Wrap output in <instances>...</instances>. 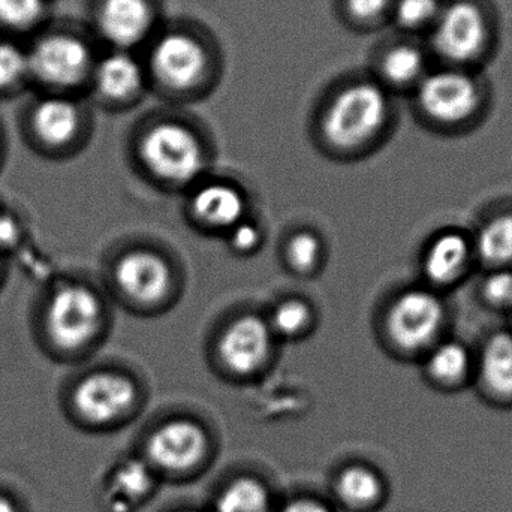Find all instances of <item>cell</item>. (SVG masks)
I'll return each instance as SVG.
<instances>
[{"mask_svg": "<svg viewBox=\"0 0 512 512\" xmlns=\"http://www.w3.org/2000/svg\"><path fill=\"white\" fill-rule=\"evenodd\" d=\"M30 322L38 348L48 358L65 360L83 351L98 336L101 298L77 280L54 282L39 295Z\"/></svg>", "mask_w": 512, "mask_h": 512, "instance_id": "1", "label": "cell"}, {"mask_svg": "<svg viewBox=\"0 0 512 512\" xmlns=\"http://www.w3.org/2000/svg\"><path fill=\"white\" fill-rule=\"evenodd\" d=\"M144 59L149 81L170 93H191L206 86L215 71V54L192 29L158 30Z\"/></svg>", "mask_w": 512, "mask_h": 512, "instance_id": "2", "label": "cell"}, {"mask_svg": "<svg viewBox=\"0 0 512 512\" xmlns=\"http://www.w3.org/2000/svg\"><path fill=\"white\" fill-rule=\"evenodd\" d=\"M390 114L387 92L369 80L340 87L325 107L322 134L337 149H354L381 132Z\"/></svg>", "mask_w": 512, "mask_h": 512, "instance_id": "3", "label": "cell"}, {"mask_svg": "<svg viewBox=\"0 0 512 512\" xmlns=\"http://www.w3.org/2000/svg\"><path fill=\"white\" fill-rule=\"evenodd\" d=\"M141 156L156 176L173 183H189L200 176L204 153L197 135L185 125L162 122L141 141Z\"/></svg>", "mask_w": 512, "mask_h": 512, "instance_id": "4", "label": "cell"}, {"mask_svg": "<svg viewBox=\"0 0 512 512\" xmlns=\"http://www.w3.org/2000/svg\"><path fill=\"white\" fill-rule=\"evenodd\" d=\"M27 54L30 75L53 89H74L90 81L96 62L90 45L69 33L45 36Z\"/></svg>", "mask_w": 512, "mask_h": 512, "instance_id": "5", "label": "cell"}, {"mask_svg": "<svg viewBox=\"0 0 512 512\" xmlns=\"http://www.w3.org/2000/svg\"><path fill=\"white\" fill-rule=\"evenodd\" d=\"M444 319V303L435 292L409 289L388 310L387 330L400 349L417 352L432 345Z\"/></svg>", "mask_w": 512, "mask_h": 512, "instance_id": "6", "label": "cell"}, {"mask_svg": "<svg viewBox=\"0 0 512 512\" xmlns=\"http://www.w3.org/2000/svg\"><path fill=\"white\" fill-rule=\"evenodd\" d=\"M83 113L65 96H48L36 102L27 119V141L44 158H60L80 137Z\"/></svg>", "mask_w": 512, "mask_h": 512, "instance_id": "7", "label": "cell"}, {"mask_svg": "<svg viewBox=\"0 0 512 512\" xmlns=\"http://www.w3.org/2000/svg\"><path fill=\"white\" fill-rule=\"evenodd\" d=\"M156 0H99L96 29L111 50L137 51L158 33Z\"/></svg>", "mask_w": 512, "mask_h": 512, "instance_id": "8", "label": "cell"}, {"mask_svg": "<svg viewBox=\"0 0 512 512\" xmlns=\"http://www.w3.org/2000/svg\"><path fill=\"white\" fill-rule=\"evenodd\" d=\"M71 406L81 418L93 424H108L125 414L135 399V388L125 376L95 372L75 382Z\"/></svg>", "mask_w": 512, "mask_h": 512, "instance_id": "9", "label": "cell"}, {"mask_svg": "<svg viewBox=\"0 0 512 512\" xmlns=\"http://www.w3.org/2000/svg\"><path fill=\"white\" fill-rule=\"evenodd\" d=\"M478 101L477 84L462 72H436L418 84V104L436 122H463L477 110Z\"/></svg>", "mask_w": 512, "mask_h": 512, "instance_id": "10", "label": "cell"}, {"mask_svg": "<svg viewBox=\"0 0 512 512\" xmlns=\"http://www.w3.org/2000/svg\"><path fill=\"white\" fill-rule=\"evenodd\" d=\"M486 32L483 12L475 3H451L436 17L433 45L441 56L466 62L480 53Z\"/></svg>", "mask_w": 512, "mask_h": 512, "instance_id": "11", "label": "cell"}, {"mask_svg": "<svg viewBox=\"0 0 512 512\" xmlns=\"http://www.w3.org/2000/svg\"><path fill=\"white\" fill-rule=\"evenodd\" d=\"M90 81L104 101L123 104L134 101L144 92L149 75L137 51L111 50L96 59Z\"/></svg>", "mask_w": 512, "mask_h": 512, "instance_id": "12", "label": "cell"}, {"mask_svg": "<svg viewBox=\"0 0 512 512\" xmlns=\"http://www.w3.org/2000/svg\"><path fill=\"white\" fill-rule=\"evenodd\" d=\"M271 348V328L258 316H243L222 334L219 354L222 361L239 375L258 369Z\"/></svg>", "mask_w": 512, "mask_h": 512, "instance_id": "13", "label": "cell"}, {"mask_svg": "<svg viewBox=\"0 0 512 512\" xmlns=\"http://www.w3.org/2000/svg\"><path fill=\"white\" fill-rule=\"evenodd\" d=\"M206 451V436L191 421H171L159 427L147 444L150 459L159 468L182 471L200 462Z\"/></svg>", "mask_w": 512, "mask_h": 512, "instance_id": "14", "label": "cell"}, {"mask_svg": "<svg viewBox=\"0 0 512 512\" xmlns=\"http://www.w3.org/2000/svg\"><path fill=\"white\" fill-rule=\"evenodd\" d=\"M114 279L128 297L147 304L161 300L171 285L167 262L143 251L123 256L117 262Z\"/></svg>", "mask_w": 512, "mask_h": 512, "instance_id": "15", "label": "cell"}, {"mask_svg": "<svg viewBox=\"0 0 512 512\" xmlns=\"http://www.w3.org/2000/svg\"><path fill=\"white\" fill-rule=\"evenodd\" d=\"M471 259V245L462 233L445 231L433 239L424 255V274L436 285H448L462 276Z\"/></svg>", "mask_w": 512, "mask_h": 512, "instance_id": "16", "label": "cell"}, {"mask_svg": "<svg viewBox=\"0 0 512 512\" xmlns=\"http://www.w3.org/2000/svg\"><path fill=\"white\" fill-rule=\"evenodd\" d=\"M195 216L204 224L218 228H234L242 222L245 198L230 185L204 186L192 201Z\"/></svg>", "mask_w": 512, "mask_h": 512, "instance_id": "17", "label": "cell"}, {"mask_svg": "<svg viewBox=\"0 0 512 512\" xmlns=\"http://www.w3.org/2000/svg\"><path fill=\"white\" fill-rule=\"evenodd\" d=\"M484 387L499 397L512 396V334L496 333L487 340L480 358Z\"/></svg>", "mask_w": 512, "mask_h": 512, "instance_id": "18", "label": "cell"}, {"mask_svg": "<svg viewBox=\"0 0 512 512\" xmlns=\"http://www.w3.org/2000/svg\"><path fill=\"white\" fill-rule=\"evenodd\" d=\"M152 487V475L143 462L131 460L123 463L113 478L110 510L129 512L135 502L147 495Z\"/></svg>", "mask_w": 512, "mask_h": 512, "instance_id": "19", "label": "cell"}, {"mask_svg": "<svg viewBox=\"0 0 512 512\" xmlns=\"http://www.w3.org/2000/svg\"><path fill=\"white\" fill-rule=\"evenodd\" d=\"M379 69L387 83L406 86L423 77L424 56L414 45H393L382 54Z\"/></svg>", "mask_w": 512, "mask_h": 512, "instance_id": "20", "label": "cell"}, {"mask_svg": "<svg viewBox=\"0 0 512 512\" xmlns=\"http://www.w3.org/2000/svg\"><path fill=\"white\" fill-rule=\"evenodd\" d=\"M477 251L489 264H512V213L496 216L481 228Z\"/></svg>", "mask_w": 512, "mask_h": 512, "instance_id": "21", "label": "cell"}, {"mask_svg": "<svg viewBox=\"0 0 512 512\" xmlns=\"http://www.w3.org/2000/svg\"><path fill=\"white\" fill-rule=\"evenodd\" d=\"M471 367L468 349L456 340L439 343L427 358V370L436 381L454 384L465 378Z\"/></svg>", "mask_w": 512, "mask_h": 512, "instance_id": "22", "label": "cell"}, {"mask_svg": "<svg viewBox=\"0 0 512 512\" xmlns=\"http://www.w3.org/2000/svg\"><path fill=\"white\" fill-rule=\"evenodd\" d=\"M216 512H270V498L258 481L239 478L222 490Z\"/></svg>", "mask_w": 512, "mask_h": 512, "instance_id": "23", "label": "cell"}, {"mask_svg": "<svg viewBox=\"0 0 512 512\" xmlns=\"http://www.w3.org/2000/svg\"><path fill=\"white\" fill-rule=\"evenodd\" d=\"M337 492L343 501L360 507L373 504L382 492L381 480L375 472L364 466H351L340 474Z\"/></svg>", "mask_w": 512, "mask_h": 512, "instance_id": "24", "label": "cell"}, {"mask_svg": "<svg viewBox=\"0 0 512 512\" xmlns=\"http://www.w3.org/2000/svg\"><path fill=\"white\" fill-rule=\"evenodd\" d=\"M45 0H0V26L29 30L41 21Z\"/></svg>", "mask_w": 512, "mask_h": 512, "instance_id": "25", "label": "cell"}, {"mask_svg": "<svg viewBox=\"0 0 512 512\" xmlns=\"http://www.w3.org/2000/svg\"><path fill=\"white\" fill-rule=\"evenodd\" d=\"M29 74V54L11 42H0V90L17 86Z\"/></svg>", "mask_w": 512, "mask_h": 512, "instance_id": "26", "label": "cell"}, {"mask_svg": "<svg viewBox=\"0 0 512 512\" xmlns=\"http://www.w3.org/2000/svg\"><path fill=\"white\" fill-rule=\"evenodd\" d=\"M391 12L399 26L418 29L430 21H435L439 9L436 0H393Z\"/></svg>", "mask_w": 512, "mask_h": 512, "instance_id": "27", "label": "cell"}, {"mask_svg": "<svg viewBox=\"0 0 512 512\" xmlns=\"http://www.w3.org/2000/svg\"><path fill=\"white\" fill-rule=\"evenodd\" d=\"M310 319V310L300 300H289L280 304L271 316V327L282 336L300 333Z\"/></svg>", "mask_w": 512, "mask_h": 512, "instance_id": "28", "label": "cell"}, {"mask_svg": "<svg viewBox=\"0 0 512 512\" xmlns=\"http://www.w3.org/2000/svg\"><path fill=\"white\" fill-rule=\"evenodd\" d=\"M319 251H321V245L313 234H297L289 242L288 259L292 267L297 270H310L318 261Z\"/></svg>", "mask_w": 512, "mask_h": 512, "instance_id": "29", "label": "cell"}, {"mask_svg": "<svg viewBox=\"0 0 512 512\" xmlns=\"http://www.w3.org/2000/svg\"><path fill=\"white\" fill-rule=\"evenodd\" d=\"M393 0H342L346 18L354 23L367 24L391 11Z\"/></svg>", "mask_w": 512, "mask_h": 512, "instance_id": "30", "label": "cell"}, {"mask_svg": "<svg viewBox=\"0 0 512 512\" xmlns=\"http://www.w3.org/2000/svg\"><path fill=\"white\" fill-rule=\"evenodd\" d=\"M483 294L492 306L512 307V271L507 268L493 271L484 280Z\"/></svg>", "mask_w": 512, "mask_h": 512, "instance_id": "31", "label": "cell"}, {"mask_svg": "<svg viewBox=\"0 0 512 512\" xmlns=\"http://www.w3.org/2000/svg\"><path fill=\"white\" fill-rule=\"evenodd\" d=\"M259 231L256 230L254 225L248 222H240L233 228V236H231V243L234 249L240 252L252 251L258 246Z\"/></svg>", "mask_w": 512, "mask_h": 512, "instance_id": "32", "label": "cell"}, {"mask_svg": "<svg viewBox=\"0 0 512 512\" xmlns=\"http://www.w3.org/2000/svg\"><path fill=\"white\" fill-rule=\"evenodd\" d=\"M282 512H330L327 507L310 499H298L286 505Z\"/></svg>", "mask_w": 512, "mask_h": 512, "instance_id": "33", "label": "cell"}, {"mask_svg": "<svg viewBox=\"0 0 512 512\" xmlns=\"http://www.w3.org/2000/svg\"><path fill=\"white\" fill-rule=\"evenodd\" d=\"M6 274H8V264H6V256L0 252V291H2L3 283L6 280Z\"/></svg>", "mask_w": 512, "mask_h": 512, "instance_id": "34", "label": "cell"}, {"mask_svg": "<svg viewBox=\"0 0 512 512\" xmlns=\"http://www.w3.org/2000/svg\"><path fill=\"white\" fill-rule=\"evenodd\" d=\"M0 512H17L15 511L14 505L6 498L0 496Z\"/></svg>", "mask_w": 512, "mask_h": 512, "instance_id": "35", "label": "cell"}, {"mask_svg": "<svg viewBox=\"0 0 512 512\" xmlns=\"http://www.w3.org/2000/svg\"><path fill=\"white\" fill-rule=\"evenodd\" d=\"M3 159H2V149H0V167H2Z\"/></svg>", "mask_w": 512, "mask_h": 512, "instance_id": "36", "label": "cell"}]
</instances>
